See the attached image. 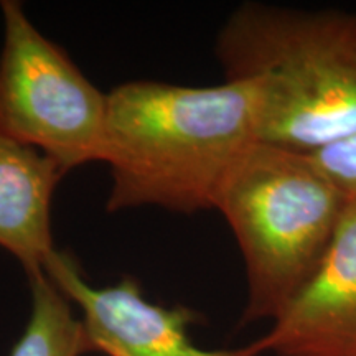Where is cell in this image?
<instances>
[{
  "mask_svg": "<svg viewBox=\"0 0 356 356\" xmlns=\"http://www.w3.org/2000/svg\"><path fill=\"white\" fill-rule=\"evenodd\" d=\"M257 140L254 101L243 83L121 84L108 95L106 114L108 210H215L226 178Z\"/></svg>",
  "mask_w": 356,
  "mask_h": 356,
  "instance_id": "obj_1",
  "label": "cell"
},
{
  "mask_svg": "<svg viewBox=\"0 0 356 356\" xmlns=\"http://www.w3.org/2000/svg\"><path fill=\"white\" fill-rule=\"evenodd\" d=\"M216 56L225 81L251 92L261 142L314 154L356 132V10L249 0Z\"/></svg>",
  "mask_w": 356,
  "mask_h": 356,
  "instance_id": "obj_2",
  "label": "cell"
},
{
  "mask_svg": "<svg viewBox=\"0 0 356 356\" xmlns=\"http://www.w3.org/2000/svg\"><path fill=\"white\" fill-rule=\"evenodd\" d=\"M348 198L312 154L257 140L238 160L216 207L246 269L243 323L275 318L317 269Z\"/></svg>",
  "mask_w": 356,
  "mask_h": 356,
  "instance_id": "obj_3",
  "label": "cell"
},
{
  "mask_svg": "<svg viewBox=\"0 0 356 356\" xmlns=\"http://www.w3.org/2000/svg\"><path fill=\"white\" fill-rule=\"evenodd\" d=\"M0 7V134L37 149L63 173L102 162L108 95L35 29L19 2Z\"/></svg>",
  "mask_w": 356,
  "mask_h": 356,
  "instance_id": "obj_4",
  "label": "cell"
},
{
  "mask_svg": "<svg viewBox=\"0 0 356 356\" xmlns=\"http://www.w3.org/2000/svg\"><path fill=\"white\" fill-rule=\"evenodd\" d=\"M43 270L71 304L81 309V322L92 351L106 356H261L259 340L239 348L203 350L191 341L190 328L198 320L184 305L150 302L134 277L108 287H92L76 259L55 251Z\"/></svg>",
  "mask_w": 356,
  "mask_h": 356,
  "instance_id": "obj_5",
  "label": "cell"
},
{
  "mask_svg": "<svg viewBox=\"0 0 356 356\" xmlns=\"http://www.w3.org/2000/svg\"><path fill=\"white\" fill-rule=\"evenodd\" d=\"M275 356H356V198L305 286L257 338Z\"/></svg>",
  "mask_w": 356,
  "mask_h": 356,
  "instance_id": "obj_6",
  "label": "cell"
},
{
  "mask_svg": "<svg viewBox=\"0 0 356 356\" xmlns=\"http://www.w3.org/2000/svg\"><path fill=\"white\" fill-rule=\"evenodd\" d=\"M63 175L47 155L0 134V246L26 275L42 270L55 252L51 200Z\"/></svg>",
  "mask_w": 356,
  "mask_h": 356,
  "instance_id": "obj_7",
  "label": "cell"
},
{
  "mask_svg": "<svg viewBox=\"0 0 356 356\" xmlns=\"http://www.w3.org/2000/svg\"><path fill=\"white\" fill-rule=\"evenodd\" d=\"M32 314L10 356H83L92 353L81 318L44 270L29 274Z\"/></svg>",
  "mask_w": 356,
  "mask_h": 356,
  "instance_id": "obj_8",
  "label": "cell"
},
{
  "mask_svg": "<svg viewBox=\"0 0 356 356\" xmlns=\"http://www.w3.org/2000/svg\"><path fill=\"white\" fill-rule=\"evenodd\" d=\"M312 157L346 198H356V132L323 147Z\"/></svg>",
  "mask_w": 356,
  "mask_h": 356,
  "instance_id": "obj_9",
  "label": "cell"
}]
</instances>
